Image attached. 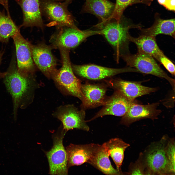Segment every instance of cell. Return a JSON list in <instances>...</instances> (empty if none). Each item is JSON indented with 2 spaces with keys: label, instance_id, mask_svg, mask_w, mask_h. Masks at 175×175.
I'll use <instances>...</instances> for the list:
<instances>
[{
  "label": "cell",
  "instance_id": "obj_1",
  "mask_svg": "<svg viewBox=\"0 0 175 175\" xmlns=\"http://www.w3.org/2000/svg\"><path fill=\"white\" fill-rule=\"evenodd\" d=\"M6 72L3 82L12 97L14 119L16 120L18 108L25 109L33 102L38 86L33 75L23 74L18 71L14 58Z\"/></svg>",
  "mask_w": 175,
  "mask_h": 175
},
{
  "label": "cell",
  "instance_id": "obj_2",
  "mask_svg": "<svg viewBox=\"0 0 175 175\" xmlns=\"http://www.w3.org/2000/svg\"><path fill=\"white\" fill-rule=\"evenodd\" d=\"M62 60L61 68L57 70L52 78L59 89L63 93L79 98L83 103L84 97L81 90L80 80L74 75L71 66L69 49L59 48Z\"/></svg>",
  "mask_w": 175,
  "mask_h": 175
},
{
  "label": "cell",
  "instance_id": "obj_3",
  "mask_svg": "<svg viewBox=\"0 0 175 175\" xmlns=\"http://www.w3.org/2000/svg\"><path fill=\"white\" fill-rule=\"evenodd\" d=\"M168 140L164 136L151 144L143 154L147 175H170V167L166 146Z\"/></svg>",
  "mask_w": 175,
  "mask_h": 175
},
{
  "label": "cell",
  "instance_id": "obj_4",
  "mask_svg": "<svg viewBox=\"0 0 175 175\" xmlns=\"http://www.w3.org/2000/svg\"><path fill=\"white\" fill-rule=\"evenodd\" d=\"M98 27L101 29V35L105 36L111 45L122 52L123 55L130 53L129 30L141 28L140 25L124 23L121 21V19L120 22H117L113 19Z\"/></svg>",
  "mask_w": 175,
  "mask_h": 175
},
{
  "label": "cell",
  "instance_id": "obj_5",
  "mask_svg": "<svg viewBox=\"0 0 175 175\" xmlns=\"http://www.w3.org/2000/svg\"><path fill=\"white\" fill-rule=\"evenodd\" d=\"M67 6L63 2L58 0H40L42 14L50 21L48 26L80 30L75 25L74 18L68 11Z\"/></svg>",
  "mask_w": 175,
  "mask_h": 175
},
{
  "label": "cell",
  "instance_id": "obj_6",
  "mask_svg": "<svg viewBox=\"0 0 175 175\" xmlns=\"http://www.w3.org/2000/svg\"><path fill=\"white\" fill-rule=\"evenodd\" d=\"M66 133L62 127L60 128L53 135L52 148L45 152L49 164V174H68L67 155L63 144V139Z\"/></svg>",
  "mask_w": 175,
  "mask_h": 175
},
{
  "label": "cell",
  "instance_id": "obj_7",
  "mask_svg": "<svg viewBox=\"0 0 175 175\" xmlns=\"http://www.w3.org/2000/svg\"><path fill=\"white\" fill-rule=\"evenodd\" d=\"M121 56L128 66L136 69L139 73L164 78L169 83L175 91V79L167 75L152 57L138 52L134 54L129 53Z\"/></svg>",
  "mask_w": 175,
  "mask_h": 175
},
{
  "label": "cell",
  "instance_id": "obj_8",
  "mask_svg": "<svg viewBox=\"0 0 175 175\" xmlns=\"http://www.w3.org/2000/svg\"><path fill=\"white\" fill-rule=\"evenodd\" d=\"M53 115L61 122L63 129L66 132L74 129L86 131L89 130V128L85 120V111L83 109L78 110L73 105L60 106Z\"/></svg>",
  "mask_w": 175,
  "mask_h": 175
},
{
  "label": "cell",
  "instance_id": "obj_9",
  "mask_svg": "<svg viewBox=\"0 0 175 175\" xmlns=\"http://www.w3.org/2000/svg\"><path fill=\"white\" fill-rule=\"evenodd\" d=\"M60 27L53 40L54 47L69 49L74 48L88 37L95 35H101L100 30L81 31L70 27Z\"/></svg>",
  "mask_w": 175,
  "mask_h": 175
},
{
  "label": "cell",
  "instance_id": "obj_10",
  "mask_svg": "<svg viewBox=\"0 0 175 175\" xmlns=\"http://www.w3.org/2000/svg\"><path fill=\"white\" fill-rule=\"evenodd\" d=\"M15 47L18 71L26 75H33L35 67L32 57L31 44L21 34L20 31L12 37Z\"/></svg>",
  "mask_w": 175,
  "mask_h": 175
},
{
  "label": "cell",
  "instance_id": "obj_11",
  "mask_svg": "<svg viewBox=\"0 0 175 175\" xmlns=\"http://www.w3.org/2000/svg\"><path fill=\"white\" fill-rule=\"evenodd\" d=\"M72 68L74 72L80 76L92 80H98L127 72L139 73L136 69L128 66L124 68L114 69L96 65H73Z\"/></svg>",
  "mask_w": 175,
  "mask_h": 175
},
{
  "label": "cell",
  "instance_id": "obj_12",
  "mask_svg": "<svg viewBox=\"0 0 175 175\" xmlns=\"http://www.w3.org/2000/svg\"><path fill=\"white\" fill-rule=\"evenodd\" d=\"M31 49L34 62L45 76L52 78L57 70V62L50 47L43 44L35 45L31 44Z\"/></svg>",
  "mask_w": 175,
  "mask_h": 175
},
{
  "label": "cell",
  "instance_id": "obj_13",
  "mask_svg": "<svg viewBox=\"0 0 175 175\" xmlns=\"http://www.w3.org/2000/svg\"><path fill=\"white\" fill-rule=\"evenodd\" d=\"M158 103L146 105H141L134 101L131 104L127 112L121 119V124L128 126L140 120L149 118L152 120L157 119L161 111L157 109Z\"/></svg>",
  "mask_w": 175,
  "mask_h": 175
},
{
  "label": "cell",
  "instance_id": "obj_14",
  "mask_svg": "<svg viewBox=\"0 0 175 175\" xmlns=\"http://www.w3.org/2000/svg\"><path fill=\"white\" fill-rule=\"evenodd\" d=\"M134 101L130 100L120 92L116 90L112 95L107 98L102 109L94 117L86 122H89L106 115L123 116L127 112L131 104Z\"/></svg>",
  "mask_w": 175,
  "mask_h": 175
},
{
  "label": "cell",
  "instance_id": "obj_15",
  "mask_svg": "<svg viewBox=\"0 0 175 175\" xmlns=\"http://www.w3.org/2000/svg\"><path fill=\"white\" fill-rule=\"evenodd\" d=\"M141 83V81H130L118 79L110 81L109 84L128 99L133 101L138 97L155 92L157 90V88L143 86Z\"/></svg>",
  "mask_w": 175,
  "mask_h": 175
},
{
  "label": "cell",
  "instance_id": "obj_16",
  "mask_svg": "<svg viewBox=\"0 0 175 175\" xmlns=\"http://www.w3.org/2000/svg\"><path fill=\"white\" fill-rule=\"evenodd\" d=\"M98 145V144L94 143L80 145L70 144L67 146L65 149L68 168L88 163Z\"/></svg>",
  "mask_w": 175,
  "mask_h": 175
},
{
  "label": "cell",
  "instance_id": "obj_17",
  "mask_svg": "<svg viewBox=\"0 0 175 175\" xmlns=\"http://www.w3.org/2000/svg\"><path fill=\"white\" fill-rule=\"evenodd\" d=\"M23 13V21L20 27L44 26L40 7V0H19L18 3Z\"/></svg>",
  "mask_w": 175,
  "mask_h": 175
},
{
  "label": "cell",
  "instance_id": "obj_18",
  "mask_svg": "<svg viewBox=\"0 0 175 175\" xmlns=\"http://www.w3.org/2000/svg\"><path fill=\"white\" fill-rule=\"evenodd\" d=\"M115 4L109 0H86L82 10L84 13L92 14L99 19L98 25L111 19Z\"/></svg>",
  "mask_w": 175,
  "mask_h": 175
},
{
  "label": "cell",
  "instance_id": "obj_19",
  "mask_svg": "<svg viewBox=\"0 0 175 175\" xmlns=\"http://www.w3.org/2000/svg\"><path fill=\"white\" fill-rule=\"evenodd\" d=\"M81 90L84 97L82 106L85 108L103 105L108 98L106 95V88L100 85L88 83L81 84Z\"/></svg>",
  "mask_w": 175,
  "mask_h": 175
},
{
  "label": "cell",
  "instance_id": "obj_20",
  "mask_svg": "<svg viewBox=\"0 0 175 175\" xmlns=\"http://www.w3.org/2000/svg\"><path fill=\"white\" fill-rule=\"evenodd\" d=\"M109 156L102 144H98L94 153L88 163L105 174L110 175L126 174L112 166Z\"/></svg>",
  "mask_w": 175,
  "mask_h": 175
},
{
  "label": "cell",
  "instance_id": "obj_21",
  "mask_svg": "<svg viewBox=\"0 0 175 175\" xmlns=\"http://www.w3.org/2000/svg\"><path fill=\"white\" fill-rule=\"evenodd\" d=\"M175 24L174 18L163 19L157 15L155 16V21L151 26L139 29L141 35L156 37L159 35L163 34L169 35L175 39Z\"/></svg>",
  "mask_w": 175,
  "mask_h": 175
},
{
  "label": "cell",
  "instance_id": "obj_22",
  "mask_svg": "<svg viewBox=\"0 0 175 175\" xmlns=\"http://www.w3.org/2000/svg\"><path fill=\"white\" fill-rule=\"evenodd\" d=\"M102 145L109 156L112 158L116 168L119 171H122L121 167L124 158V152L130 145L118 138L111 139Z\"/></svg>",
  "mask_w": 175,
  "mask_h": 175
},
{
  "label": "cell",
  "instance_id": "obj_23",
  "mask_svg": "<svg viewBox=\"0 0 175 175\" xmlns=\"http://www.w3.org/2000/svg\"><path fill=\"white\" fill-rule=\"evenodd\" d=\"M129 39L130 42L136 45L138 52L149 55L154 58L164 53L158 46L156 37L141 35L138 37H134L130 35Z\"/></svg>",
  "mask_w": 175,
  "mask_h": 175
},
{
  "label": "cell",
  "instance_id": "obj_24",
  "mask_svg": "<svg viewBox=\"0 0 175 175\" xmlns=\"http://www.w3.org/2000/svg\"><path fill=\"white\" fill-rule=\"evenodd\" d=\"M20 27L14 22L10 14L6 15L0 10V42L8 43L10 38L20 31Z\"/></svg>",
  "mask_w": 175,
  "mask_h": 175
},
{
  "label": "cell",
  "instance_id": "obj_25",
  "mask_svg": "<svg viewBox=\"0 0 175 175\" xmlns=\"http://www.w3.org/2000/svg\"><path fill=\"white\" fill-rule=\"evenodd\" d=\"M153 1V0H116L111 19H114L117 22H119L122 19L124 11L128 6L138 3L150 6Z\"/></svg>",
  "mask_w": 175,
  "mask_h": 175
},
{
  "label": "cell",
  "instance_id": "obj_26",
  "mask_svg": "<svg viewBox=\"0 0 175 175\" xmlns=\"http://www.w3.org/2000/svg\"><path fill=\"white\" fill-rule=\"evenodd\" d=\"M127 175H147V170L144 160L143 154L140 153L137 160L130 164Z\"/></svg>",
  "mask_w": 175,
  "mask_h": 175
},
{
  "label": "cell",
  "instance_id": "obj_27",
  "mask_svg": "<svg viewBox=\"0 0 175 175\" xmlns=\"http://www.w3.org/2000/svg\"><path fill=\"white\" fill-rule=\"evenodd\" d=\"M175 144L174 139H168L166 146V149L170 164V175H175Z\"/></svg>",
  "mask_w": 175,
  "mask_h": 175
},
{
  "label": "cell",
  "instance_id": "obj_28",
  "mask_svg": "<svg viewBox=\"0 0 175 175\" xmlns=\"http://www.w3.org/2000/svg\"><path fill=\"white\" fill-rule=\"evenodd\" d=\"M162 64L166 69L172 75H175V65L173 62L163 53L159 55L155 58Z\"/></svg>",
  "mask_w": 175,
  "mask_h": 175
},
{
  "label": "cell",
  "instance_id": "obj_29",
  "mask_svg": "<svg viewBox=\"0 0 175 175\" xmlns=\"http://www.w3.org/2000/svg\"><path fill=\"white\" fill-rule=\"evenodd\" d=\"M167 9L175 11V0H167L164 6Z\"/></svg>",
  "mask_w": 175,
  "mask_h": 175
},
{
  "label": "cell",
  "instance_id": "obj_30",
  "mask_svg": "<svg viewBox=\"0 0 175 175\" xmlns=\"http://www.w3.org/2000/svg\"><path fill=\"white\" fill-rule=\"evenodd\" d=\"M18 3L19 0H14ZM0 4L2 5L6 9L7 14H10L9 9L8 0H0Z\"/></svg>",
  "mask_w": 175,
  "mask_h": 175
},
{
  "label": "cell",
  "instance_id": "obj_31",
  "mask_svg": "<svg viewBox=\"0 0 175 175\" xmlns=\"http://www.w3.org/2000/svg\"><path fill=\"white\" fill-rule=\"evenodd\" d=\"M4 53V51L1 50L0 51V66L2 60V58ZM6 71L3 72H2L0 71V78H3L6 75Z\"/></svg>",
  "mask_w": 175,
  "mask_h": 175
},
{
  "label": "cell",
  "instance_id": "obj_32",
  "mask_svg": "<svg viewBox=\"0 0 175 175\" xmlns=\"http://www.w3.org/2000/svg\"><path fill=\"white\" fill-rule=\"evenodd\" d=\"M59 0L63 2L65 4L68 6V5L70 4L73 0Z\"/></svg>",
  "mask_w": 175,
  "mask_h": 175
},
{
  "label": "cell",
  "instance_id": "obj_33",
  "mask_svg": "<svg viewBox=\"0 0 175 175\" xmlns=\"http://www.w3.org/2000/svg\"><path fill=\"white\" fill-rule=\"evenodd\" d=\"M158 2L160 5L163 6L166 4L167 0H157Z\"/></svg>",
  "mask_w": 175,
  "mask_h": 175
}]
</instances>
